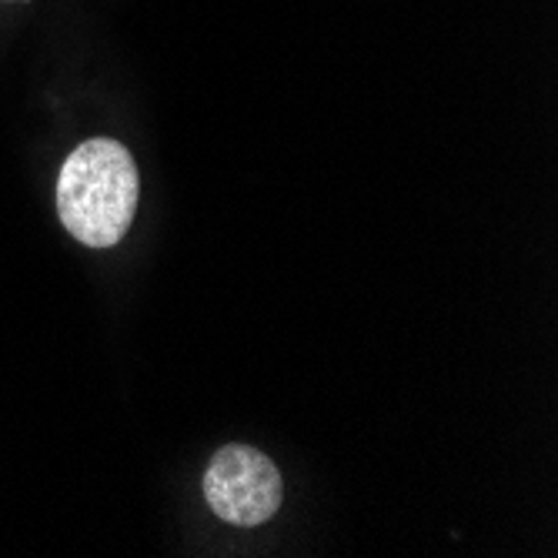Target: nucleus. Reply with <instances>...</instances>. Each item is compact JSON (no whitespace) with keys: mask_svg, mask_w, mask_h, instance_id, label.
I'll return each instance as SVG.
<instances>
[{"mask_svg":"<svg viewBox=\"0 0 558 558\" xmlns=\"http://www.w3.org/2000/svg\"><path fill=\"white\" fill-rule=\"evenodd\" d=\"M137 168L111 137H90L71 150L58 178V215L84 247H114L137 215Z\"/></svg>","mask_w":558,"mask_h":558,"instance_id":"f257e3e1","label":"nucleus"},{"mask_svg":"<svg viewBox=\"0 0 558 558\" xmlns=\"http://www.w3.org/2000/svg\"><path fill=\"white\" fill-rule=\"evenodd\" d=\"M281 472L265 451L251 445H225L205 472V498L211 512L241 529H258L281 509Z\"/></svg>","mask_w":558,"mask_h":558,"instance_id":"f03ea898","label":"nucleus"}]
</instances>
